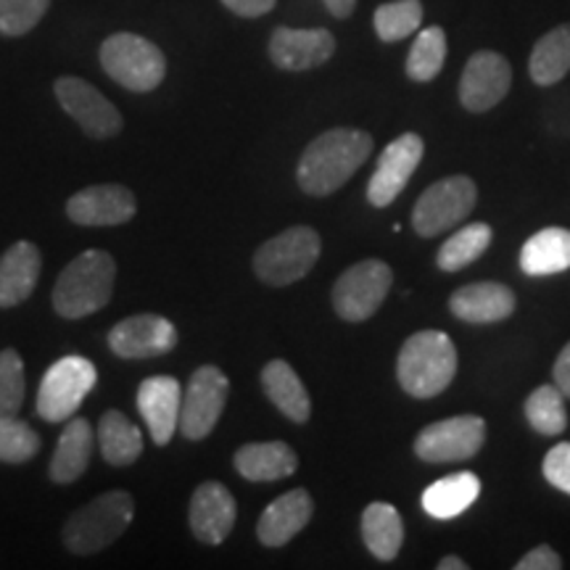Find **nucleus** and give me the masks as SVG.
<instances>
[{"mask_svg": "<svg viewBox=\"0 0 570 570\" xmlns=\"http://www.w3.org/2000/svg\"><path fill=\"white\" fill-rule=\"evenodd\" d=\"M373 146V135L365 130H354V127H336V130L317 135L304 148L302 159H298V188L306 196L315 198L336 194L338 188H344L352 180L356 169L370 159Z\"/></svg>", "mask_w": 570, "mask_h": 570, "instance_id": "obj_1", "label": "nucleus"}, {"mask_svg": "<svg viewBox=\"0 0 570 570\" xmlns=\"http://www.w3.org/2000/svg\"><path fill=\"white\" fill-rule=\"evenodd\" d=\"M458 375V348L441 331H420L404 341L396 360V381L415 399H433Z\"/></svg>", "mask_w": 570, "mask_h": 570, "instance_id": "obj_2", "label": "nucleus"}, {"mask_svg": "<svg viewBox=\"0 0 570 570\" xmlns=\"http://www.w3.org/2000/svg\"><path fill=\"white\" fill-rule=\"evenodd\" d=\"M117 262L109 252L90 248L69 262L53 288V309L67 320L96 315L111 302Z\"/></svg>", "mask_w": 570, "mask_h": 570, "instance_id": "obj_3", "label": "nucleus"}, {"mask_svg": "<svg viewBox=\"0 0 570 570\" xmlns=\"http://www.w3.org/2000/svg\"><path fill=\"white\" fill-rule=\"evenodd\" d=\"M132 515L135 502L127 491H106L67 520L63 544L75 554L101 552L130 529Z\"/></svg>", "mask_w": 570, "mask_h": 570, "instance_id": "obj_4", "label": "nucleus"}, {"mask_svg": "<svg viewBox=\"0 0 570 570\" xmlns=\"http://www.w3.org/2000/svg\"><path fill=\"white\" fill-rule=\"evenodd\" d=\"M320 252H323V240H320L315 227H288V230H283L256 248L254 273L262 283L283 288V285H291L309 275L312 267L317 265Z\"/></svg>", "mask_w": 570, "mask_h": 570, "instance_id": "obj_5", "label": "nucleus"}, {"mask_svg": "<svg viewBox=\"0 0 570 570\" xmlns=\"http://www.w3.org/2000/svg\"><path fill=\"white\" fill-rule=\"evenodd\" d=\"M104 71L132 92L156 90L167 75V59L151 40L132 32H117L101 46Z\"/></svg>", "mask_w": 570, "mask_h": 570, "instance_id": "obj_6", "label": "nucleus"}, {"mask_svg": "<svg viewBox=\"0 0 570 570\" xmlns=\"http://www.w3.org/2000/svg\"><path fill=\"white\" fill-rule=\"evenodd\" d=\"M98 370L80 354L61 356L42 375L38 391V415L48 423H63L82 407V402L96 389Z\"/></svg>", "mask_w": 570, "mask_h": 570, "instance_id": "obj_7", "label": "nucleus"}, {"mask_svg": "<svg viewBox=\"0 0 570 570\" xmlns=\"http://www.w3.org/2000/svg\"><path fill=\"white\" fill-rule=\"evenodd\" d=\"M479 202V188L468 175H452L423 190L412 209V227L420 238H436L462 223Z\"/></svg>", "mask_w": 570, "mask_h": 570, "instance_id": "obj_8", "label": "nucleus"}, {"mask_svg": "<svg viewBox=\"0 0 570 570\" xmlns=\"http://www.w3.org/2000/svg\"><path fill=\"white\" fill-rule=\"evenodd\" d=\"M394 273L386 262H356L333 285V309L346 323H365L386 302Z\"/></svg>", "mask_w": 570, "mask_h": 570, "instance_id": "obj_9", "label": "nucleus"}, {"mask_svg": "<svg viewBox=\"0 0 570 570\" xmlns=\"http://www.w3.org/2000/svg\"><path fill=\"white\" fill-rule=\"evenodd\" d=\"M230 381L219 367L204 365L190 375L188 389H183L180 407V433L190 441H202L214 431L223 417Z\"/></svg>", "mask_w": 570, "mask_h": 570, "instance_id": "obj_10", "label": "nucleus"}, {"mask_svg": "<svg viewBox=\"0 0 570 570\" xmlns=\"http://www.w3.org/2000/svg\"><path fill=\"white\" fill-rule=\"evenodd\" d=\"M487 444V423L479 415H458L425 425L415 439V454L423 462L441 465V462L470 460Z\"/></svg>", "mask_w": 570, "mask_h": 570, "instance_id": "obj_11", "label": "nucleus"}, {"mask_svg": "<svg viewBox=\"0 0 570 570\" xmlns=\"http://www.w3.org/2000/svg\"><path fill=\"white\" fill-rule=\"evenodd\" d=\"M425 156V142L417 132H402L383 148L373 177L367 183V202L375 209H386L402 196L410 177L415 175Z\"/></svg>", "mask_w": 570, "mask_h": 570, "instance_id": "obj_12", "label": "nucleus"}, {"mask_svg": "<svg viewBox=\"0 0 570 570\" xmlns=\"http://www.w3.org/2000/svg\"><path fill=\"white\" fill-rule=\"evenodd\" d=\"M61 109L82 127L90 138L106 140L122 130V114L104 96L96 85L80 80V77H61L53 85Z\"/></svg>", "mask_w": 570, "mask_h": 570, "instance_id": "obj_13", "label": "nucleus"}, {"mask_svg": "<svg viewBox=\"0 0 570 570\" xmlns=\"http://www.w3.org/2000/svg\"><path fill=\"white\" fill-rule=\"evenodd\" d=\"M512 85V67L502 53L475 51L460 77V104L470 114H487L504 101Z\"/></svg>", "mask_w": 570, "mask_h": 570, "instance_id": "obj_14", "label": "nucleus"}, {"mask_svg": "<svg viewBox=\"0 0 570 570\" xmlns=\"http://www.w3.org/2000/svg\"><path fill=\"white\" fill-rule=\"evenodd\" d=\"M177 346V331L161 315H135L109 331V348L122 360H148L169 354Z\"/></svg>", "mask_w": 570, "mask_h": 570, "instance_id": "obj_15", "label": "nucleus"}, {"mask_svg": "<svg viewBox=\"0 0 570 570\" xmlns=\"http://www.w3.org/2000/svg\"><path fill=\"white\" fill-rule=\"evenodd\" d=\"M135 212H138V202L132 190L117 183L90 185L67 202V217L71 223L88 227L125 225L135 217Z\"/></svg>", "mask_w": 570, "mask_h": 570, "instance_id": "obj_16", "label": "nucleus"}, {"mask_svg": "<svg viewBox=\"0 0 570 570\" xmlns=\"http://www.w3.org/2000/svg\"><path fill=\"white\" fill-rule=\"evenodd\" d=\"M183 386L173 375L146 377L138 389V412L156 446H167L180 431Z\"/></svg>", "mask_w": 570, "mask_h": 570, "instance_id": "obj_17", "label": "nucleus"}, {"mask_svg": "<svg viewBox=\"0 0 570 570\" xmlns=\"http://www.w3.org/2000/svg\"><path fill=\"white\" fill-rule=\"evenodd\" d=\"M269 59L283 71H309L323 67L336 53V38L327 30L277 27L269 38Z\"/></svg>", "mask_w": 570, "mask_h": 570, "instance_id": "obj_18", "label": "nucleus"}, {"mask_svg": "<svg viewBox=\"0 0 570 570\" xmlns=\"http://www.w3.org/2000/svg\"><path fill=\"white\" fill-rule=\"evenodd\" d=\"M235 515H238L235 497L225 483L206 481L194 491L188 520L194 537L198 541H204V544H223V541L230 537Z\"/></svg>", "mask_w": 570, "mask_h": 570, "instance_id": "obj_19", "label": "nucleus"}, {"mask_svg": "<svg viewBox=\"0 0 570 570\" xmlns=\"http://www.w3.org/2000/svg\"><path fill=\"white\" fill-rule=\"evenodd\" d=\"M449 309L462 323L494 325L512 317V312H515V294H512L508 285L494 281L470 283L449 296Z\"/></svg>", "mask_w": 570, "mask_h": 570, "instance_id": "obj_20", "label": "nucleus"}, {"mask_svg": "<svg viewBox=\"0 0 570 570\" xmlns=\"http://www.w3.org/2000/svg\"><path fill=\"white\" fill-rule=\"evenodd\" d=\"M312 515H315V502H312L309 491L294 489L288 494L277 497L262 512L259 523H256V537L265 547H285L298 531L306 529Z\"/></svg>", "mask_w": 570, "mask_h": 570, "instance_id": "obj_21", "label": "nucleus"}, {"mask_svg": "<svg viewBox=\"0 0 570 570\" xmlns=\"http://www.w3.org/2000/svg\"><path fill=\"white\" fill-rule=\"evenodd\" d=\"M40 248L32 240H17L0 256V306H19L32 296L40 281Z\"/></svg>", "mask_w": 570, "mask_h": 570, "instance_id": "obj_22", "label": "nucleus"}, {"mask_svg": "<svg viewBox=\"0 0 570 570\" xmlns=\"http://www.w3.org/2000/svg\"><path fill=\"white\" fill-rule=\"evenodd\" d=\"M233 462L235 470L254 483L288 479L298 470L296 452L285 441H256V444L240 446Z\"/></svg>", "mask_w": 570, "mask_h": 570, "instance_id": "obj_23", "label": "nucleus"}, {"mask_svg": "<svg viewBox=\"0 0 570 570\" xmlns=\"http://www.w3.org/2000/svg\"><path fill=\"white\" fill-rule=\"evenodd\" d=\"M520 269L531 277L558 275L570 269V230L544 227L520 248Z\"/></svg>", "mask_w": 570, "mask_h": 570, "instance_id": "obj_24", "label": "nucleus"}, {"mask_svg": "<svg viewBox=\"0 0 570 570\" xmlns=\"http://www.w3.org/2000/svg\"><path fill=\"white\" fill-rule=\"evenodd\" d=\"M262 389H265L269 402H273L288 420H294V423H306V420H309V394H306L302 377L296 375V370L291 367L288 362H267L265 370H262Z\"/></svg>", "mask_w": 570, "mask_h": 570, "instance_id": "obj_25", "label": "nucleus"}, {"mask_svg": "<svg viewBox=\"0 0 570 570\" xmlns=\"http://www.w3.org/2000/svg\"><path fill=\"white\" fill-rule=\"evenodd\" d=\"M92 454V428L85 417H69L63 425L56 454L51 460V481L71 483L77 481L90 465Z\"/></svg>", "mask_w": 570, "mask_h": 570, "instance_id": "obj_26", "label": "nucleus"}, {"mask_svg": "<svg viewBox=\"0 0 570 570\" xmlns=\"http://www.w3.org/2000/svg\"><path fill=\"white\" fill-rule=\"evenodd\" d=\"M362 539H365V547L375 560H396L404 544V523L394 504H367L365 512H362Z\"/></svg>", "mask_w": 570, "mask_h": 570, "instance_id": "obj_27", "label": "nucleus"}, {"mask_svg": "<svg viewBox=\"0 0 570 570\" xmlns=\"http://www.w3.org/2000/svg\"><path fill=\"white\" fill-rule=\"evenodd\" d=\"M481 494V479L475 473H452L423 491V510L436 520H452L465 512Z\"/></svg>", "mask_w": 570, "mask_h": 570, "instance_id": "obj_28", "label": "nucleus"}, {"mask_svg": "<svg viewBox=\"0 0 570 570\" xmlns=\"http://www.w3.org/2000/svg\"><path fill=\"white\" fill-rule=\"evenodd\" d=\"M570 71V21L541 35L529 59V75L539 88H552Z\"/></svg>", "mask_w": 570, "mask_h": 570, "instance_id": "obj_29", "label": "nucleus"}, {"mask_svg": "<svg viewBox=\"0 0 570 570\" xmlns=\"http://www.w3.org/2000/svg\"><path fill=\"white\" fill-rule=\"evenodd\" d=\"M98 444H101L104 460L109 465L127 468L140 458L142 452V433L125 412L109 410L98 425Z\"/></svg>", "mask_w": 570, "mask_h": 570, "instance_id": "obj_30", "label": "nucleus"}, {"mask_svg": "<svg viewBox=\"0 0 570 570\" xmlns=\"http://www.w3.org/2000/svg\"><path fill=\"white\" fill-rule=\"evenodd\" d=\"M491 238H494V233H491V227L487 223L465 225L462 230L454 233L452 238H446L444 246L439 248V269H444V273H460V269L473 265L475 259H481V256L487 254Z\"/></svg>", "mask_w": 570, "mask_h": 570, "instance_id": "obj_31", "label": "nucleus"}, {"mask_svg": "<svg viewBox=\"0 0 570 570\" xmlns=\"http://www.w3.org/2000/svg\"><path fill=\"white\" fill-rule=\"evenodd\" d=\"M446 61V32L441 27H425L412 42L407 63V77L415 82L436 80Z\"/></svg>", "mask_w": 570, "mask_h": 570, "instance_id": "obj_32", "label": "nucleus"}, {"mask_svg": "<svg viewBox=\"0 0 570 570\" xmlns=\"http://www.w3.org/2000/svg\"><path fill=\"white\" fill-rule=\"evenodd\" d=\"M525 417L533 431L541 436H560L568 428L566 396L558 386H539L533 394L525 399Z\"/></svg>", "mask_w": 570, "mask_h": 570, "instance_id": "obj_33", "label": "nucleus"}, {"mask_svg": "<svg viewBox=\"0 0 570 570\" xmlns=\"http://www.w3.org/2000/svg\"><path fill=\"white\" fill-rule=\"evenodd\" d=\"M423 17L425 9L420 0H394V3H383L377 6L373 17L375 35L383 42H399L420 30Z\"/></svg>", "mask_w": 570, "mask_h": 570, "instance_id": "obj_34", "label": "nucleus"}, {"mask_svg": "<svg viewBox=\"0 0 570 570\" xmlns=\"http://www.w3.org/2000/svg\"><path fill=\"white\" fill-rule=\"evenodd\" d=\"M40 452V436L35 428L17 415L0 417V462L21 465Z\"/></svg>", "mask_w": 570, "mask_h": 570, "instance_id": "obj_35", "label": "nucleus"}, {"mask_svg": "<svg viewBox=\"0 0 570 570\" xmlns=\"http://www.w3.org/2000/svg\"><path fill=\"white\" fill-rule=\"evenodd\" d=\"M24 402V362L17 348L0 352V417H11Z\"/></svg>", "mask_w": 570, "mask_h": 570, "instance_id": "obj_36", "label": "nucleus"}, {"mask_svg": "<svg viewBox=\"0 0 570 570\" xmlns=\"http://www.w3.org/2000/svg\"><path fill=\"white\" fill-rule=\"evenodd\" d=\"M51 0H0V32L6 38H21L32 32L46 17Z\"/></svg>", "mask_w": 570, "mask_h": 570, "instance_id": "obj_37", "label": "nucleus"}, {"mask_svg": "<svg viewBox=\"0 0 570 570\" xmlns=\"http://www.w3.org/2000/svg\"><path fill=\"white\" fill-rule=\"evenodd\" d=\"M544 479L552 483L554 489L566 491L570 494V441H562V444L552 446L544 458Z\"/></svg>", "mask_w": 570, "mask_h": 570, "instance_id": "obj_38", "label": "nucleus"}, {"mask_svg": "<svg viewBox=\"0 0 570 570\" xmlns=\"http://www.w3.org/2000/svg\"><path fill=\"white\" fill-rule=\"evenodd\" d=\"M562 568V558L552 550L550 544H539L533 547L529 554H523L515 562V570H560Z\"/></svg>", "mask_w": 570, "mask_h": 570, "instance_id": "obj_39", "label": "nucleus"}, {"mask_svg": "<svg viewBox=\"0 0 570 570\" xmlns=\"http://www.w3.org/2000/svg\"><path fill=\"white\" fill-rule=\"evenodd\" d=\"M277 0H223V6L227 11H233L235 17H244V19H256V17H265L275 9Z\"/></svg>", "mask_w": 570, "mask_h": 570, "instance_id": "obj_40", "label": "nucleus"}, {"mask_svg": "<svg viewBox=\"0 0 570 570\" xmlns=\"http://www.w3.org/2000/svg\"><path fill=\"white\" fill-rule=\"evenodd\" d=\"M552 375H554V386L562 391V396L570 399V344L562 346L558 360H554Z\"/></svg>", "mask_w": 570, "mask_h": 570, "instance_id": "obj_41", "label": "nucleus"}, {"mask_svg": "<svg viewBox=\"0 0 570 570\" xmlns=\"http://www.w3.org/2000/svg\"><path fill=\"white\" fill-rule=\"evenodd\" d=\"M323 3L336 19H348L356 9V0H323Z\"/></svg>", "mask_w": 570, "mask_h": 570, "instance_id": "obj_42", "label": "nucleus"}, {"mask_svg": "<svg viewBox=\"0 0 570 570\" xmlns=\"http://www.w3.org/2000/svg\"><path fill=\"white\" fill-rule=\"evenodd\" d=\"M439 570H468V562L458 554H449V558L439 560Z\"/></svg>", "mask_w": 570, "mask_h": 570, "instance_id": "obj_43", "label": "nucleus"}]
</instances>
